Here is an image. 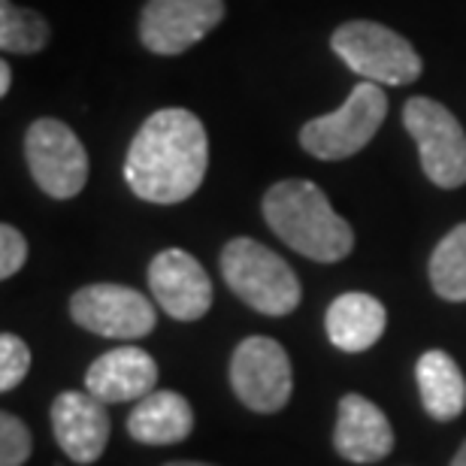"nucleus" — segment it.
<instances>
[{"label":"nucleus","instance_id":"obj_15","mask_svg":"<svg viewBox=\"0 0 466 466\" xmlns=\"http://www.w3.org/2000/svg\"><path fill=\"white\" fill-rule=\"evenodd\" d=\"M388 324V312L372 294L363 291H349L339 294L337 300L328 306V319H324V328H328L330 342L339 351L358 354L372 349L381 339Z\"/></svg>","mask_w":466,"mask_h":466},{"label":"nucleus","instance_id":"obj_3","mask_svg":"<svg viewBox=\"0 0 466 466\" xmlns=\"http://www.w3.org/2000/svg\"><path fill=\"white\" fill-rule=\"evenodd\" d=\"M221 276L242 303L260 315H291L300 303L294 269L264 242L237 237L221 251Z\"/></svg>","mask_w":466,"mask_h":466},{"label":"nucleus","instance_id":"obj_2","mask_svg":"<svg viewBox=\"0 0 466 466\" xmlns=\"http://www.w3.org/2000/svg\"><path fill=\"white\" fill-rule=\"evenodd\" d=\"M264 218L285 246L319 264H337L354 248L351 225L337 216L319 185L309 179L276 182L264 194Z\"/></svg>","mask_w":466,"mask_h":466},{"label":"nucleus","instance_id":"obj_11","mask_svg":"<svg viewBox=\"0 0 466 466\" xmlns=\"http://www.w3.org/2000/svg\"><path fill=\"white\" fill-rule=\"evenodd\" d=\"M148 288L157 306L176 321H198L212 306V282L207 269L182 248L157 251L148 264Z\"/></svg>","mask_w":466,"mask_h":466},{"label":"nucleus","instance_id":"obj_7","mask_svg":"<svg viewBox=\"0 0 466 466\" xmlns=\"http://www.w3.org/2000/svg\"><path fill=\"white\" fill-rule=\"evenodd\" d=\"M25 157L34 182L55 200H70L88 182V155L79 137L58 118H36L25 134Z\"/></svg>","mask_w":466,"mask_h":466},{"label":"nucleus","instance_id":"obj_6","mask_svg":"<svg viewBox=\"0 0 466 466\" xmlns=\"http://www.w3.org/2000/svg\"><path fill=\"white\" fill-rule=\"evenodd\" d=\"M403 125L415 139L427 179L440 188L466 182V130L440 100L412 97L403 106Z\"/></svg>","mask_w":466,"mask_h":466},{"label":"nucleus","instance_id":"obj_10","mask_svg":"<svg viewBox=\"0 0 466 466\" xmlns=\"http://www.w3.org/2000/svg\"><path fill=\"white\" fill-rule=\"evenodd\" d=\"M225 0H148L139 15V40L155 55H182L216 31Z\"/></svg>","mask_w":466,"mask_h":466},{"label":"nucleus","instance_id":"obj_18","mask_svg":"<svg viewBox=\"0 0 466 466\" xmlns=\"http://www.w3.org/2000/svg\"><path fill=\"white\" fill-rule=\"evenodd\" d=\"M431 285L442 300L466 303V221L445 233L433 248Z\"/></svg>","mask_w":466,"mask_h":466},{"label":"nucleus","instance_id":"obj_23","mask_svg":"<svg viewBox=\"0 0 466 466\" xmlns=\"http://www.w3.org/2000/svg\"><path fill=\"white\" fill-rule=\"evenodd\" d=\"M9 86H13V67L4 61L0 64V95H9Z\"/></svg>","mask_w":466,"mask_h":466},{"label":"nucleus","instance_id":"obj_13","mask_svg":"<svg viewBox=\"0 0 466 466\" xmlns=\"http://www.w3.org/2000/svg\"><path fill=\"white\" fill-rule=\"evenodd\" d=\"M157 385V363L146 349L118 346L100 354L86 372V390L104 403H130L152 394Z\"/></svg>","mask_w":466,"mask_h":466},{"label":"nucleus","instance_id":"obj_12","mask_svg":"<svg viewBox=\"0 0 466 466\" xmlns=\"http://www.w3.org/2000/svg\"><path fill=\"white\" fill-rule=\"evenodd\" d=\"M106 403L91 390H61L52 403V431L73 463H95L109 442Z\"/></svg>","mask_w":466,"mask_h":466},{"label":"nucleus","instance_id":"obj_1","mask_svg":"<svg viewBox=\"0 0 466 466\" xmlns=\"http://www.w3.org/2000/svg\"><path fill=\"white\" fill-rule=\"evenodd\" d=\"M207 167L209 139L200 118L188 109H157L127 148L125 179L139 200L170 207L200 188Z\"/></svg>","mask_w":466,"mask_h":466},{"label":"nucleus","instance_id":"obj_21","mask_svg":"<svg viewBox=\"0 0 466 466\" xmlns=\"http://www.w3.org/2000/svg\"><path fill=\"white\" fill-rule=\"evenodd\" d=\"M31 370V349L15 333L0 337V390H13L22 385V379Z\"/></svg>","mask_w":466,"mask_h":466},{"label":"nucleus","instance_id":"obj_5","mask_svg":"<svg viewBox=\"0 0 466 466\" xmlns=\"http://www.w3.org/2000/svg\"><path fill=\"white\" fill-rule=\"evenodd\" d=\"M388 116V95L379 82H367L351 88L337 113L306 121L300 130V146L319 161H342L358 155L376 137Z\"/></svg>","mask_w":466,"mask_h":466},{"label":"nucleus","instance_id":"obj_20","mask_svg":"<svg viewBox=\"0 0 466 466\" xmlns=\"http://www.w3.org/2000/svg\"><path fill=\"white\" fill-rule=\"evenodd\" d=\"M31 431L18 415H0V466H22L31 458Z\"/></svg>","mask_w":466,"mask_h":466},{"label":"nucleus","instance_id":"obj_17","mask_svg":"<svg viewBox=\"0 0 466 466\" xmlns=\"http://www.w3.org/2000/svg\"><path fill=\"white\" fill-rule=\"evenodd\" d=\"M415 379L427 415L436 421H454L466 409V379L449 351H424L418 358Z\"/></svg>","mask_w":466,"mask_h":466},{"label":"nucleus","instance_id":"obj_24","mask_svg":"<svg viewBox=\"0 0 466 466\" xmlns=\"http://www.w3.org/2000/svg\"><path fill=\"white\" fill-rule=\"evenodd\" d=\"M451 466H466V442L458 449V454H454V461H451Z\"/></svg>","mask_w":466,"mask_h":466},{"label":"nucleus","instance_id":"obj_4","mask_svg":"<svg viewBox=\"0 0 466 466\" xmlns=\"http://www.w3.org/2000/svg\"><path fill=\"white\" fill-rule=\"evenodd\" d=\"M330 49L346 61L351 73L379 86H409L424 70L406 36L367 18L339 25L330 36Z\"/></svg>","mask_w":466,"mask_h":466},{"label":"nucleus","instance_id":"obj_16","mask_svg":"<svg viewBox=\"0 0 466 466\" xmlns=\"http://www.w3.org/2000/svg\"><path fill=\"white\" fill-rule=\"evenodd\" d=\"M194 431L191 403L176 390H152L127 415V433L143 445H173Z\"/></svg>","mask_w":466,"mask_h":466},{"label":"nucleus","instance_id":"obj_8","mask_svg":"<svg viewBox=\"0 0 466 466\" xmlns=\"http://www.w3.org/2000/svg\"><path fill=\"white\" fill-rule=\"evenodd\" d=\"M230 388L251 412H279L291 400L294 388L288 351L269 337L242 339L230 358Z\"/></svg>","mask_w":466,"mask_h":466},{"label":"nucleus","instance_id":"obj_22","mask_svg":"<svg viewBox=\"0 0 466 466\" xmlns=\"http://www.w3.org/2000/svg\"><path fill=\"white\" fill-rule=\"evenodd\" d=\"M27 260V239L13 225L0 228V276L13 279Z\"/></svg>","mask_w":466,"mask_h":466},{"label":"nucleus","instance_id":"obj_19","mask_svg":"<svg viewBox=\"0 0 466 466\" xmlns=\"http://www.w3.org/2000/svg\"><path fill=\"white\" fill-rule=\"evenodd\" d=\"M49 43V25L34 9L0 0V49L13 55H34Z\"/></svg>","mask_w":466,"mask_h":466},{"label":"nucleus","instance_id":"obj_9","mask_svg":"<svg viewBox=\"0 0 466 466\" xmlns=\"http://www.w3.org/2000/svg\"><path fill=\"white\" fill-rule=\"evenodd\" d=\"M70 315L79 328L106 339H139L155 330V306L127 285H86L70 297Z\"/></svg>","mask_w":466,"mask_h":466},{"label":"nucleus","instance_id":"obj_14","mask_svg":"<svg viewBox=\"0 0 466 466\" xmlns=\"http://www.w3.org/2000/svg\"><path fill=\"white\" fill-rule=\"evenodd\" d=\"M333 445H337L339 458L351 463H376L394 449V431H390L388 415L372 400L346 394L337 409Z\"/></svg>","mask_w":466,"mask_h":466},{"label":"nucleus","instance_id":"obj_25","mask_svg":"<svg viewBox=\"0 0 466 466\" xmlns=\"http://www.w3.org/2000/svg\"><path fill=\"white\" fill-rule=\"evenodd\" d=\"M167 466H212V463H200V461H173Z\"/></svg>","mask_w":466,"mask_h":466}]
</instances>
